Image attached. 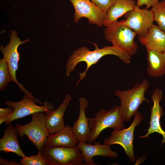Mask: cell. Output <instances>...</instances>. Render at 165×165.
<instances>
[{"mask_svg": "<svg viewBox=\"0 0 165 165\" xmlns=\"http://www.w3.org/2000/svg\"><path fill=\"white\" fill-rule=\"evenodd\" d=\"M93 44L95 48L94 50L91 51L86 46L80 47L74 50L68 57L66 64V76L69 77L79 63L84 62L86 64L85 70L79 73V79L76 82V86L87 75L86 73L89 68L104 56L108 55H115L126 64H129L131 62V56L117 46L113 45L105 46L102 48H99L97 44L94 43Z\"/></svg>", "mask_w": 165, "mask_h": 165, "instance_id": "obj_1", "label": "cell"}, {"mask_svg": "<svg viewBox=\"0 0 165 165\" xmlns=\"http://www.w3.org/2000/svg\"><path fill=\"white\" fill-rule=\"evenodd\" d=\"M149 86V82L144 80L140 83L136 84L131 89L117 90L114 92V95L120 101L119 113L124 121H129L138 112L139 106L144 101L150 102L145 97V93Z\"/></svg>", "mask_w": 165, "mask_h": 165, "instance_id": "obj_2", "label": "cell"}, {"mask_svg": "<svg viewBox=\"0 0 165 165\" xmlns=\"http://www.w3.org/2000/svg\"><path fill=\"white\" fill-rule=\"evenodd\" d=\"M123 120L119 113V106L116 105L108 111L101 108L89 118L90 133L87 143L92 144L105 129L111 128L118 130L124 128Z\"/></svg>", "mask_w": 165, "mask_h": 165, "instance_id": "obj_3", "label": "cell"}, {"mask_svg": "<svg viewBox=\"0 0 165 165\" xmlns=\"http://www.w3.org/2000/svg\"><path fill=\"white\" fill-rule=\"evenodd\" d=\"M104 34L106 41L130 56L136 53L138 46L134 39L137 34L124 24V20L106 27Z\"/></svg>", "mask_w": 165, "mask_h": 165, "instance_id": "obj_4", "label": "cell"}, {"mask_svg": "<svg viewBox=\"0 0 165 165\" xmlns=\"http://www.w3.org/2000/svg\"><path fill=\"white\" fill-rule=\"evenodd\" d=\"M44 112H38L32 114L31 120L28 124L15 125L20 137L27 136L40 151L45 146L46 139L50 134L46 127Z\"/></svg>", "mask_w": 165, "mask_h": 165, "instance_id": "obj_5", "label": "cell"}, {"mask_svg": "<svg viewBox=\"0 0 165 165\" xmlns=\"http://www.w3.org/2000/svg\"><path fill=\"white\" fill-rule=\"evenodd\" d=\"M5 103L8 107L14 109L13 112L8 116V120L6 122L7 125L14 120L37 112L46 113L55 110L54 106L52 104L47 101L43 104L36 98L31 97L25 94L20 101H7Z\"/></svg>", "mask_w": 165, "mask_h": 165, "instance_id": "obj_6", "label": "cell"}, {"mask_svg": "<svg viewBox=\"0 0 165 165\" xmlns=\"http://www.w3.org/2000/svg\"><path fill=\"white\" fill-rule=\"evenodd\" d=\"M9 35V41L5 46L2 45L0 46V50L2 53L3 58L6 61L9 69L10 74L12 81L17 84L21 90L24 94L32 97L31 93L25 89L23 86L18 81L16 73L18 68V62L20 59V54L18 51V48L21 44L30 42L29 38L21 41L17 36V33L15 30H11Z\"/></svg>", "mask_w": 165, "mask_h": 165, "instance_id": "obj_7", "label": "cell"}, {"mask_svg": "<svg viewBox=\"0 0 165 165\" xmlns=\"http://www.w3.org/2000/svg\"><path fill=\"white\" fill-rule=\"evenodd\" d=\"M48 165H83L84 158L77 148L45 146L41 150Z\"/></svg>", "mask_w": 165, "mask_h": 165, "instance_id": "obj_8", "label": "cell"}, {"mask_svg": "<svg viewBox=\"0 0 165 165\" xmlns=\"http://www.w3.org/2000/svg\"><path fill=\"white\" fill-rule=\"evenodd\" d=\"M134 116L133 122L130 127L126 129L114 130L111 135L104 141L105 144L111 145L116 144L120 145L124 148L126 154L132 162H134L135 160L133 145L134 130L143 118L142 115L138 112Z\"/></svg>", "mask_w": 165, "mask_h": 165, "instance_id": "obj_9", "label": "cell"}, {"mask_svg": "<svg viewBox=\"0 0 165 165\" xmlns=\"http://www.w3.org/2000/svg\"><path fill=\"white\" fill-rule=\"evenodd\" d=\"M137 5L124 15V24L136 32L138 37L144 36L153 24L154 17L151 9H141Z\"/></svg>", "mask_w": 165, "mask_h": 165, "instance_id": "obj_10", "label": "cell"}, {"mask_svg": "<svg viewBox=\"0 0 165 165\" xmlns=\"http://www.w3.org/2000/svg\"><path fill=\"white\" fill-rule=\"evenodd\" d=\"M75 10L74 20L78 23L82 17L87 19L89 23L99 27L103 25L107 13L90 0H69Z\"/></svg>", "mask_w": 165, "mask_h": 165, "instance_id": "obj_11", "label": "cell"}, {"mask_svg": "<svg viewBox=\"0 0 165 165\" xmlns=\"http://www.w3.org/2000/svg\"><path fill=\"white\" fill-rule=\"evenodd\" d=\"M77 148L81 152L84 158V161L87 165H99L94 162L93 157L96 156L110 157L116 159L118 154L112 151L111 145L104 144L92 145L83 142H79Z\"/></svg>", "mask_w": 165, "mask_h": 165, "instance_id": "obj_12", "label": "cell"}, {"mask_svg": "<svg viewBox=\"0 0 165 165\" xmlns=\"http://www.w3.org/2000/svg\"><path fill=\"white\" fill-rule=\"evenodd\" d=\"M162 96V90L156 87L151 96V99L153 101V105L150 108L151 113L150 117L149 127L146 130L148 132L145 135L140 136L141 138H148L151 134L157 133L163 136L162 144L165 142V132L162 128L160 123V118L163 115V109L160 105Z\"/></svg>", "mask_w": 165, "mask_h": 165, "instance_id": "obj_13", "label": "cell"}, {"mask_svg": "<svg viewBox=\"0 0 165 165\" xmlns=\"http://www.w3.org/2000/svg\"><path fill=\"white\" fill-rule=\"evenodd\" d=\"M79 109L78 119L75 121L72 127V130L78 142L87 143L90 133L89 125V118L86 115V109L87 107V100L83 97L79 98Z\"/></svg>", "mask_w": 165, "mask_h": 165, "instance_id": "obj_14", "label": "cell"}, {"mask_svg": "<svg viewBox=\"0 0 165 165\" xmlns=\"http://www.w3.org/2000/svg\"><path fill=\"white\" fill-rule=\"evenodd\" d=\"M72 99L71 95L67 94L63 102L57 109L46 113V124L50 134L55 133L65 127L63 120L64 114Z\"/></svg>", "mask_w": 165, "mask_h": 165, "instance_id": "obj_15", "label": "cell"}, {"mask_svg": "<svg viewBox=\"0 0 165 165\" xmlns=\"http://www.w3.org/2000/svg\"><path fill=\"white\" fill-rule=\"evenodd\" d=\"M147 50L163 52L165 50V31L153 24L143 36L138 37Z\"/></svg>", "mask_w": 165, "mask_h": 165, "instance_id": "obj_16", "label": "cell"}, {"mask_svg": "<svg viewBox=\"0 0 165 165\" xmlns=\"http://www.w3.org/2000/svg\"><path fill=\"white\" fill-rule=\"evenodd\" d=\"M78 142L71 125L68 124L58 132L50 134L45 146L74 147Z\"/></svg>", "mask_w": 165, "mask_h": 165, "instance_id": "obj_17", "label": "cell"}, {"mask_svg": "<svg viewBox=\"0 0 165 165\" xmlns=\"http://www.w3.org/2000/svg\"><path fill=\"white\" fill-rule=\"evenodd\" d=\"M7 125L3 136L0 139V151L6 153L13 152L19 156L24 157L25 155L20 146L16 129L11 123Z\"/></svg>", "mask_w": 165, "mask_h": 165, "instance_id": "obj_18", "label": "cell"}, {"mask_svg": "<svg viewBox=\"0 0 165 165\" xmlns=\"http://www.w3.org/2000/svg\"><path fill=\"white\" fill-rule=\"evenodd\" d=\"M134 0H116L107 13L103 25L109 26L118 21V19L133 10L136 6Z\"/></svg>", "mask_w": 165, "mask_h": 165, "instance_id": "obj_19", "label": "cell"}, {"mask_svg": "<svg viewBox=\"0 0 165 165\" xmlns=\"http://www.w3.org/2000/svg\"><path fill=\"white\" fill-rule=\"evenodd\" d=\"M147 50L148 74L156 78L164 75L165 74V55L163 52L153 50Z\"/></svg>", "mask_w": 165, "mask_h": 165, "instance_id": "obj_20", "label": "cell"}, {"mask_svg": "<svg viewBox=\"0 0 165 165\" xmlns=\"http://www.w3.org/2000/svg\"><path fill=\"white\" fill-rule=\"evenodd\" d=\"M155 21L159 27L165 31V0L159 2L152 7Z\"/></svg>", "mask_w": 165, "mask_h": 165, "instance_id": "obj_21", "label": "cell"}, {"mask_svg": "<svg viewBox=\"0 0 165 165\" xmlns=\"http://www.w3.org/2000/svg\"><path fill=\"white\" fill-rule=\"evenodd\" d=\"M12 81L7 63L2 58L0 60V90H5L8 84Z\"/></svg>", "mask_w": 165, "mask_h": 165, "instance_id": "obj_22", "label": "cell"}, {"mask_svg": "<svg viewBox=\"0 0 165 165\" xmlns=\"http://www.w3.org/2000/svg\"><path fill=\"white\" fill-rule=\"evenodd\" d=\"M22 165H46L48 162L41 151L38 150V154L29 157L25 156L20 160Z\"/></svg>", "mask_w": 165, "mask_h": 165, "instance_id": "obj_23", "label": "cell"}, {"mask_svg": "<svg viewBox=\"0 0 165 165\" xmlns=\"http://www.w3.org/2000/svg\"><path fill=\"white\" fill-rule=\"evenodd\" d=\"M96 6L106 13L115 2L116 0H90Z\"/></svg>", "mask_w": 165, "mask_h": 165, "instance_id": "obj_24", "label": "cell"}, {"mask_svg": "<svg viewBox=\"0 0 165 165\" xmlns=\"http://www.w3.org/2000/svg\"><path fill=\"white\" fill-rule=\"evenodd\" d=\"M162 0H137L136 4L139 7L145 5V8L148 9L157 4L160 1Z\"/></svg>", "mask_w": 165, "mask_h": 165, "instance_id": "obj_25", "label": "cell"}, {"mask_svg": "<svg viewBox=\"0 0 165 165\" xmlns=\"http://www.w3.org/2000/svg\"><path fill=\"white\" fill-rule=\"evenodd\" d=\"M14 109L10 107L0 108V119L8 117L13 112Z\"/></svg>", "mask_w": 165, "mask_h": 165, "instance_id": "obj_26", "label": "cell"}, {"mask_svg": "<svg viewBox=\"0 0 165 165\" xmlns=\"http://www.w3.org/2000/svg\"><path fill=\"white\" fill-rule=\"evenodd\" d=\"M0 165H22L17 163L15 160H8L0 158Z\"/></svg>", "mask_w": 165, "mask_h": 165, "instance_id": "obj_27", "label": "cell"}, {"mask_svg": "<svg viewBox=\"0 0 165 165\" xmlns=\"http://www.w3.org/2000/svg\"><path fill=\"white\" fill-rule=\"evenodd\" d=\"M9 119V117L0 119V124H1L3 123L6 122Z\"/></svg>", "mask_w": 165, "mask_h": 165, "instance_id": "obj_28", "label": "cell"}, {"mask_svg": "<svg viewBox=\"0 0 165 165\" xmlns=\"http://www.w3.org/2000/svg\"><path fill=\"white\" fill-rule=\"evenodd\" d=\"M163 53H164V55H165V50L163 52Z\"/></svg>", "mask_w": 165, "mask_h": 165, "instance_id": "obj_29", "label": "cell"}]
</instances>
